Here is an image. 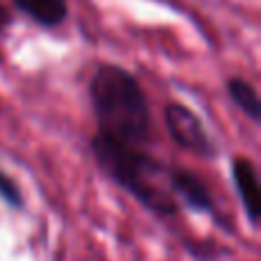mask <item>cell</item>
<instances>
[{
  "mask_svg": "<svg viewBox=\"0 0 261 261\" xmlns=\"http://www.w3.org/2000/svg\"><path fill=\"white\" fill-rule=\"evenodd\" d=\"M90 101L96 133L124 144L147 147L151 140V113L138 78L117 64H99L90 81Z\"/></svg>",
  "mask_w": 261,
  "mask_h": 261,
  "instance_id": "obj_1",
  "label": "cell"
},
{
  "mask_svg": "<svg viewBox=\"0 0 261 261\" xmlns=\"http://www.w3.org/2000/svg\"><path fill=\"white\" fill-rule=\"evenodd\" d=\"M92 151L101 170L113 181L138 197L149 211L158 216H176V202L170 186V167L158 163L144 151V147L124 144L106 135H94Z\"/></svg>",
  "mask_w": 261,
  "mask_h": 261,
  "instance_id": "obj_2",
  "label": "cell"
},
{
  "mask_svg": "<svg viewBox=\"0 0 261 261\" xmlns=\"http://www.w3.org/2000/svg\"><path fill=\"white\" fill-rule=\"evenodd\" d=\"M163 115H165V126L170 130L172 140L181 149L193 151L197 156H206V158H211L216 153V147H213L202 119L190 108H186L181 103H167Z\"/></svg>",
  "mask_w": 261,
  "mask_h": 261,
  "instance_id": "obj_3",
  "label": "cell"
},
{
  "mask_svg": "<svg viewBox=\"0 0 261 261\" xmlns=\"http://www.w3.org/2000/svg\"><path fill=\"white\" fill-rule=\"evenodd\" d=\"M170 186H172V193L179 195L190 208L202 213L213 211L211 193H208L204 181L195 172L184 170V167H170Z\"/></svg>",
  "mask_w": 261,
  "mask_h": 261,
  "instance_id": "obj_4",
  "label": "cell"
},
{
  "mask_svg": "<svg viewBox=\"0 0 261 261\" xmlns=\"http://www.w3.org/2000/svg\"><path fill=\"white\" fill-rule=\"evenodd\" d=\"M231 174H234V186L236 193L241 197L245 213H248L250 222L257 225L259 222V179H257V170L248 158L239 156L231 165Z\"/></svg>",
  "mask_w": 261,
  "mask_h": 261,
  "instance_id": "obj_5",
  "label": "cell"
},
{
  "mask_svg": "<svg viewBox=\"0 0 261 261\" xmlns=\"http://www.w3.org/2000/svg\"><path fill=\"white\" fill-rule=\"evenodd\" d=\"M14 7L41 28H58L67 21L69 3L67 0H12Z\"/></svg>",
  "mask_w": 261,
  "mask_h": 261,
  "instance_id": "obj_6",
  "label": "cell"
},
{
  "mask_svg": "<svg viewBox=\"0 0 261 261\" xmlns=\"http://www.w3.org/2000/svg\"><path fill=\"white\" fill-rule=\"evenodd\" d=\"M227 92H229L231 101L248 115L252 122H259L261 119V101H259V94L252 85H250L245 78H229L227 81Z\"/></svg>",
  "mask_w": 261,
  "mask_h": 261,
  "instance_id": "obj_7",
  "label": "cell"
},
{
  "mask_svg": "<svg viewBox=\"0 0 261 261\" xmlns=\"http://www.w3.org/2000/svg\"><path fill=\"white\" fill-rule=\"evenodd\" d=\"M0 199H5V204H9L14 208H18L23 204L21 190H18L16 181L9 174H5V172H0Z\"/></svg>",
  "mask_w": 261,
  "mask_h": 261,
  "instance_id": "obj_8",
  "label": "cell"
},
{
  "mask_svg": "<svg viewBox=\"0 0 261 261\" xmlns=\"http://www.w3.org/2000/svg\"><path fill=\"white\" fill-rule=\"evenodd\" d=\"M9 23H12V14H9V9H5L3 5H0V32H3Z\"/></svg>",
  "mask_w": 261,
  "mask_h": 261,
  "instance_id": "obj_9",
  "label": "cell"
}]
</instances>
